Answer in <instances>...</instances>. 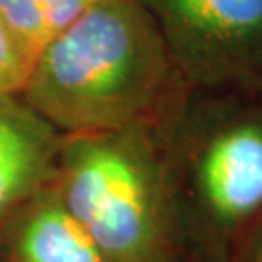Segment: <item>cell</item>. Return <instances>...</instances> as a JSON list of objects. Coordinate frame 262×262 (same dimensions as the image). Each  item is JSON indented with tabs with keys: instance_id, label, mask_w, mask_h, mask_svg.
Instances as JSON below:
<instances>
[{
	"instance_id": "obj_4",
	"label": "cell",
	"mask_w": 262,
	"mask_h": 262,
	"mask_svg": "<svg viewBox=\"0 0 262 262\" xmlns=\"http://www.w3.org/2000/svg\"><path fill=\"white\" fill-rule=\"evenodd\" d=\"M190 88H262V0H144Z\"/></svg>"
},
{
	"instance_id": "obj_1",
	"label": "cell",
	"mask_w": 262,
	"mask_h": 262,
	"mask_svg": "<svg viewBox=\"0 0 262 262\" xmlns=\"http://www.w3.org/2000/svg\"><path fill=\"white\" fill-rule=\"evenodd\" d=\"M183 85L144 0H101L39 51L19 97L78 136L154 121Z\"/></svg>"
},
{
	"instance_id": "obj_3",
	"label": "cell",
	"mask_w": 262,
	"mask_h": 262,
	"mask_svg": "<svg viewBox=\"0 0 262 262\" xmlns=\"http://www.w3.org/2000/svg\"><path fill=\"white\" fill-rule=\"evenodd\" d=\"M53 185L109 262L183 260L156 119L62 136Z\"/></svg>"
},
{
	"instance_id": "obj_6",
	"label": "cell",
	"mask_w": 262,
	"mask_h": 262,
	"mask_svg": "<svg viewBox=\"0 0 262 262\" xmlns=\"http://www.w3.org/2000/svg\"><path fill=\"white\" fill-rule=\"evenodd\" d=\"M4 262H109L51 183L4 222Z\"/></svg>"
},
{
	"instance_id": "obj_7",
	"label": "cell",
	"mask_w": 262,
	"mask_h": 262,
	"mask_svg": "<svg viewBox=\"0 0 262 262\" xmlns=\"http://www.w3.org/2000/svg\"><path fill=\"white\" fill-rule=\"evenodd\" d=\"M101 0H0V14L29 64L56 33Z\"/></svg>"
},
{
	"instance_id": "obj_8",
	"label": "cell",
	"mask_w": 262,
	"mask_h": 262,
	"mask_svg": "<svg viewBox=\"0 0 262 262\" xmlns=\"http://www.w3.org/2000/svg\"><path fill=\"white\" fill-rule=\"evenodd\" d=\"M28 56L19 49L6 21L0 14V97L19 95L29 74Z\"/></svg>"
},
{
	"instance_id": "obj_5",
	"label": "cell",
	"mask_w": 262,
	"mask_h": 262,
	"mask_svg": "<svg viewBox=\"0 0 262 262\" xmlns=\"http://www.w3.org/2000/svg\"><path fill=\"white\" fill-rule=\"evenodd\" d=\"M62 134L19 95L0 97V224L55 181Z\"/></svg>"
},
{
	"instance_id": "obj_2",
	"label": "cell",
	"mask_w": 262,
	"mask_h": 262,
	"mask_svg": "<svg viewBox=\"0 0 262 262\" xmlns=\"http://www.w3.org/2000/svg\"><path fill=\"white\" fill-rule=\"evenodd\" d=\"M179 225L237 256L262 217V88L183 85L156 119ZM237 260V258H235Z\"/></svg>"
},
{
	"instance_id": "obj_9",
	"label": "cell",
	"mask_w": 262,
	"mask_h": 262,
	"mask_svg": "<svg viewBox=\"0 0 262 262\" xmlns=\"http://www.w3.org/2000/svg\"><path fill=\"white\" fill-rule=\"evenodd\" d=\"M235 262H262V217L247 237L241 253Z\"/></svg>"
}]
</instances>
